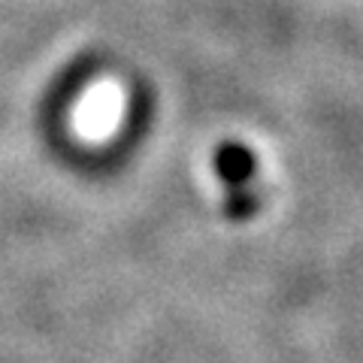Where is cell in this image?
<instances>
[{
  "mask_svg": "<svg viewBox=\"0 0 363 363\" xmlns=\"http://www.w3.org/2000/svg\"><path fill=\"white\" fill-rule=\"evenodd\" d=\"M124 112H128V91L116 79H104L85 91L73 118L76 133L88 143H106L121 128Z\"/></svg>",
  "mask_w": 363,
  "mask_h": 363,
  "instance_id": "obj_1",
  "label": "cell"
}]
</instances>
